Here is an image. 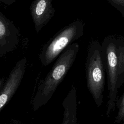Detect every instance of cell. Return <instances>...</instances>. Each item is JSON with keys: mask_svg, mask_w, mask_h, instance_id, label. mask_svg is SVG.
I'll list each match as a JSON object with an SVG mask.
<instances>
[{"mask_svg": "<svg viewBox=\"0 0 124 124\" xmlns=\"http://www.w3.org/2000/svg\"><path fill=\"white\" fill-rule=\"evenodd\" d=\"M6 79V78H5L4 77H3V78H0V91L1 90L2 87H3Z\"/></svg>", "mask_w": 124, "mask_h": 124, "instance_id": "11", "label": "cell"}, {"mask_svg": "<svg viewBox=\"0 0 124 124\" xmlns=\"http://www.w3.org/2000/svg\"><path fill=\"white\" fill-rule=\"evenodd\" d=\"M53 0H33L30 6V11L35 32L39 33L53 17L55 9Z\"/></svg>", "mask_w": 124, "mask_h": 124, "instance_id": "7", "label": "cell"}, {"mask_svg": "<svg viewBox=\"0 0 124 124\" xmlns=\"http://www.w3.org/2000/svg\"><path fill=\"white\" fill-rule=\"evenodd\" d=\"M27 59L24 57L13 67L0 91V112L10 101L20 85L25 73Z\"/></svg>", "mask_w": 124, "mask_h": 124, "instance_id": "5", "label": "cell"}, {"mask_svg": "<svg viewBox=\"0 0 124 124\" xmlns=\"http://www.w3.org/2000/svg\"><path fill=\"white\" fill-rule=\"evenodd\" d=\"M116 108L118 112L114 123L117 124H124V91L122 95L117 99Z\"/></svg>", "mask_w": 124, "mask_h": 124, "instance_id": "8", "label": "cell"}, {"mask_svg": "<svg viewBox=\"0 0 124 124\" xmlns=\"http://www.w3.org/2000/svg\"><path fill=\"white\" fill-rule=\"evenodd\" d=\"M107 76L108 102L106 115L116 108L119 89L124 82V38L109 35L101 43Z\"/></svg>", "mask_w": 124, "mask_h": 124, "instance_id": "1", "label": "cell"}, {"mask_svg": "<svg viewBox=\"0 0 124 124\" xmlns=\"http://www.w3.org/2000/svg\"><path fill=\"white\" fill-rule=\"evenodd\" d=\"M124 17V0H107Z\"/></svg>", "mask_w": 124, "mask_h": 124, "instance_id": "9", "label": "cell"}, {"mask_svg": "<svg viewBox=\"0 0 124 124\" xmlns=\"http://www.w3.org/2000/svg\"><path fill=\"white\" fill-rule=\"evenodd\" d=\"M19 36V31L13 22L0 12V56L17 47Z\"/></svg>", "mask_w": 124, "mask_h": 124, "instance_id": "6", "label": "cell"}, {"mask_svg": "<svg viewBox=\"0 0 124 124\" xmlns=\"http://www.w3.org/2000/svg\"><path fill=\"white\" fill-rule=\"evenodd\" d=\"M79 48L78 43L74 42L58 57L53 67L39 85L32 99L31 103L34 110L45 105L50 99L72 66Z\"/></svg>", "mask_w": 124, "mask_h": 124, "instance_id": "2", "label": "cell"}, {"mask_svg": "<svg viewBox=\"0 0 124 124\" xmlns=\"http://www.w3.org/2000/svg\"><path fill=\"white\" fill-rule=\"evenodd\" d=\"M84 24L79 19L60 30L43 47L39 58L46 66L50 64L70 45L83 34Z\"/></svg>", "mask_w": 124, "mask_h": 124, "instance_id": "4", "label": "cell"}, {"mask_svg": "<svg viewBox=\"0 0 124 124\" xmlns=\"http://www.w3.org/2000/svg\"><path fill=\"white\" fill-rule=\"evenodd\" d=\"M0 2L6 5H10L16 2V0H0Z\"/></svg>", "mask_w": 124, "mask_h": 124, "instance_id": "10", "label": "cell"}, {"mask_svg": "<svg viewBox=\"0 0 124 124\" xmlns=\"http://www.w3.org/2000/svg\"><path fill=\"white\" fill-rule=\"evenodd\" d=\"M105 71L101 44L93 41L90 45L87 56L86 77L88 90L98 107L103 102Z\"/></svg>", "mask_w": 124, "mask_h": 124, "instance_id": "3", "label": "cell"}]
</instances>
